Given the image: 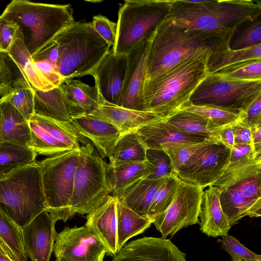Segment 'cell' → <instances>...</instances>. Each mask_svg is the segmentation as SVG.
I'll list each match as a JSON object with an SVG mask.
<instances>
[{"label":"cell","mask_w":261,"mask_h":261,"mask_svg":"<svg viewBox=\"0 0 261 261\" xmlns=\"http://www.w3.org/2000/svg\"><path fill=\"white\" fill-rule=\"evenodd\" d=\"M228 48V42L217 36L176 24L166 18L149 38L145 80L186 60L206 63L211 55Z\"/></svg>","instance_id":"cell-1"},{"label":"cell","mask_w":261,"mask_h":261,"mask_svg":"<svg viewBox=\"0 0 261 261\" xmlns=\"http://www.w3.org/2000/svg\"><path fill=\"white\" fill-rule=\"evenodd\" d=\"M261 15L256 0H208L193 4L189 0H171L167 18L176 24L204 31L229 40L241 25Z\"/></svg>","instance_id":"cell-2"},{"label":"cell","mask_w":261,"mask_h":261,"mask_svg":"<svg viewBox=\"0 0 261 261\" xmlns=\"http://www.w3.org/2000/svg\"><path fill=\"white\" fill-rule=\"evenodd\" d=\"M206 63L191 59L145 81L143 102L145 111L166 119L190 102L195 90L207 76Z\"/></svg>","instance_id":"cell-3"},{"label":"cell","mask_w":261,"mask_h":261,"mask_svg":"<svg viewBox=\"0 0 261 261\" xmlns=\"http://www.w3.org/2000/svg\"><path fill=\"white\" fill-rule=\"evenodd\" d=\"M0 16L18 26L24 45L34 57L74 21L69 4L14 0Z\"/></svg>","instance_id":"cell-4"},{"label":"cell","mask_w":261,"mask_h":261,"mask_svg":"<svg viewBox=\"0 0 261 261\" xmlns=\"http://www.w3.org/2000/svg\"><path fill=\"white\" fill-rule=\"evenodd\" d=\"M54 39L59 47L56 67L64 80L92 75L111 47L91 22L74 21Z\"/></svg>","instance_id":"cell-5"},{"label":"cell","mask_w":261,"mask_h":261,"mask_svg":"<svg viewBox=\"0 0 261 261\" xmlns=\"http://www.w3.org/2000/svg\"><path fill=\"white\" fill-rule=\"evenodd\" d=\"M46 208L38 162L0 179V210L21 228Z\"/></svg>","instance_id":"cell-6"},{"label":"cell","mask_w":261,"mask_h":261,"mask_svg":"<svg viewBox=\"0 0 261 261\" xmlns=\"http://www.w3.org/2000/svg\"><path fill=\"white\" fill-rule=\"evenodd\" d=\"M232 226L243 217L261 216V162L225 171L213 185Z\"/></svg>","instance_id":"cell-7"},{"label":"cell","mask_w":261,"mask_h":261,"mask_svg":"<svg viewBox=\"0 0 261 261\" xmlns=\"http://www.w3.org/2000/svg\"><path fill=\"white\" fill-rule=\"evenodd\" d=\"M171 0H126L119 8L117 35L112 51L126 55L150 37L168 16Z\"/></svg>","instance_id":"cell-8"},{"label":"cell","mask_w":261,"mask_h":261,"mask_svg":"<svg viewBox=\"0 0 261 261\" xmlns=\"http://www.w3.org/2000/svg\"><path fill=\"white\" fill-rule=\"evenodd\" d=\"M82 146L38 162L41 167L46 210L56 222L62 220L66 222L73 216L70 201Z\"/></svg>","instance_id":"cell-9"},{"label":"cell","mask_w":261,"mask_h":261,"mask_svg":"<svg viewBox=\"0 0 261 261\" xmlns=\"http://www.w3.org/2000/svg\"><path fill=\"white\" fill-rule=\"evenodd\" d=\"M107 165L101 157L94 153L91 144L82 146L70 201L73 216L89 214L111 195Z\"/></svg>","instance_id":"cell-10"},{"label":"cell","mask_w":261,"mask_h":261,"mask_svg":"<svg viewBox=\"0 0 261 261\" xmlns=\"http://www.w3.org/2000/svg\"><path fill=\"white\" fill-rule=\"evenodd\" d=\"M261 93V80L238 81L208 74L191 95L197 106H212L240 112Z\"/></svg>","instance_id":"cell-11"},{"label":"cell","mask_w":261,"mask_h":261,"mask_svg":"<svg viewBox=\"0 0 261 261\" xmlns=\"http://www.w3.org/2000/svg\"><path fill=\"white\" fill-rule=\"evenodd\" d=\"M203 192L202 188L180 180L170 204L153 218L152 224L162 238H172L181 229L198 223Z\"/></svg>","instance_id":"cell-12"},{"label":"cell","mask_w":261,"mask_h":261,"mask_svg":"<svg viewBox=\"0 0 261 261\" xmlns=\"http://www.w3.org/2000/svg\"><path fill=\"white\" fill-rule=\"evenodd\" d=\"M230 152L221 142L212 141L192 155L175 174L203 189L212 186L227 169Z\"/></svg>","instance_id":"cell-13"},{"label":"cell","mask_w":261,"mask_h":261,"mask_svg":"<svg viewBox=\"0 0 261 261\" xmlns=\"http://www.w3.org/2000/svg\"><path fill=\"white\" fill-rule=\"evenodd\" d=\"M57 261H103L109 250L90 226H66L57 233L53 247Z\"/></svg>","instance_id":"cell-14"},{"label":"cell","mask_w":261,"mask_h":261,"mask_svg":"<svg viewBox=\"0 0 261 261\" xmlns=\"http://www.w3.org/2000/svg\"><path fill=\"white\" fill-rule=\"evenodd\" d=\"M149 38L142 41L127 54V69L119 103L120 107L145 111L143 92Z\"/></svg>","instance_id":"cell-15"},{"label":"cell","mask_w":261,"mask_h":261,"mask_svg":"<svg viewBox=\"0 0 261 261\" xmlns=\"http://www.w3.org/2000/svg\"><path fill=\"white\" fill-rule=\"evenodd\" d=\"M56 223L45 210L21 227L24 250L31 261H50L57 233Z\"/></svg>","instance_id":"cell-16"},{"label":"cell","mask_w":261,"mask_h":261,"mask_svg":"<svg viewBox=\"0 0 261 261\" xmlns=\"http://www.w3.org/2000/svg\"><path fill=\"white\" fill-rule=\"evenodd\" d=\"M111 261H188L170 239L144 237L125 245Z\"/></svg>","instance_id":"cell-17"},{"label":"cell","mask_w":261,"mask_h":261,"mask_svg":"<svg viewBox=\"0 0 261 261\" xmlns=\"http://www.w3.org/2000/svg\"><path fill=\"white\" fill-rule=\"evenodd\" d=\"M127 65V54L115 55L112 49L102 60L92 74L100 99L119 106Z\"/></svg>","instance_id":"cell-18"},{"label":"cell","mask_w":261,"mask_h":261,"mask_svg":"<svg viewBox=\"0 0 261 261\" xmlns=\"http://www.w3.org/2000/svg\"><path fill=\"white\" fill-rule=\"evenodd\" d=\"M88 114L115 126L121 135L137 131L144 125L165 119L155 113L125 108L109 103L100 98L98 106Z\"/></svg>","instance_id":"cell-19"},{"label":"cell","mask_w":261,"mask_h":261,"mask_svg":"<svg viewBox=\"0 0 261 261\" xmlns=\"http://www.w3.org/2000/svg\"><path fill=\"white\" fill-rule=\"evenodd\" d=\"M70 121L81 135L93 143L102 159L110 157L121 136L115 126L85 112L73 116Z\"/></svg>","instance_id":"cell-20"},{"label":"cell","mask_w":261,"mask_h":261,"mask_svg":"<svg viewBox=\"0 0 261 261\" xmlns=\"http://www.w3.org/2000/svg\"><path fill=\"white\" fill-rule=\"evenodd\" d=\"M118 197L110 195L107 201L87 214L85 224L100 237L114 257L119 251L117 240V203Z\"/></svg>","instance_id":"cell-21"},{"label":"cell","mask_w":261,"mask_h":261,"mask_svg":"<svg viewBox=\"0 0 261 261\" xmlns=\"http://www.w3.org/2000/svg\"><path fill=\"white\" fill-rule=\"evenodd\" d=\"M199 218L200 230L206 236L216 238L228 234L231 226L222 210L220 191L216 186L203 191Z\"/></svg>","instance_id":"cell-22"},{"label":"cell","mask_w":261,"mask_h":261,"mask_svg":"<svg viewBox=\"0 0 261 261\" xmlns=\"http://www.w3.org/2000/svg\"><path fill=\"white\" fill-rule=\"evenodd\" d=\"M136 132L146 149H163L170 145L199 142L207 139L182 132L168 123L165 119L144 125Z\"/></svg>","instance_id":"cell-23"},{"label":"cell","mask_w":261,"mask_h":261,"mask_svg":"<svg viewBox=\"0 0 261 261\" xmlns=\"http://www.w3.org/2000/svg\"><path fill=\"white\" fill-rule=\"evenodd\" d=\"M34 102L35 114L60 121H70L84 112L68 99L60 86L47 91L34 90Z\"/></svg>","instance_id":"cell-24"},{"label":"cell","mask_w":261,"mask_h":261,"mask_svg":"<svg viewBox=\"0 0 261 261\" xmlns=\"http://www.w3.org/2000/svg\"><path fill=\"white\" fill-rule=\"evenodd\" d=\"M2 119L0 142L14 143L31 148V134L29 121L5 99L0 98Z\"/></svg>","instance_id":"cell-25"},{"label":"cell","mask_w":261,"mask_h":261,"mask_svg":"<svg viewBox=\"0 0 261 261\" xmlns=\"http://www.w3.org/2000/svg\"><path fill=\"white\" fill-rule=\"evenodd\" d=\"M153 166L147 160L141 162L110 160L107 175L111 195L118 197L129 185L147 175Z\"/></svg>","instance_id":"cell-26"},{"label":"cell","mask_w":261,"mask_h":261,"mask_svg":"<svg viewBox=\"0 0 261 261\" xmlns=\"http://www.w3.org/2000/svg\"><path fill=\"white\" fill-rule=\"evenodd\" d=\"M166 177L156 180L141 178L125 189L118 199L140 216L149 217L148 213L153 197Z\"/></svg>","instance_id":"cell-27"},{"label":"cell","mask_w":261,"mask_h":261,"mask_svg":"<svg viewBox=\"0 0 261 261\" xmlns=\"http://www.w3.org/2000/svg\"><path fill=\"white\" fill-rule=\"evenodd\" d=\"M7 52L17 64L33 89L47 91L55 88L37 68L34 60L24 45L19 28Z\"/></svg>","instance_id":"cell-28"},{"label":"cell","mask_w":261,"mask_h":261,"mask_svg":"<svg viewBox=\"0 0 261 261\" xmlns=\"http://www.w3.org/2000/svg\"><path fill=\"white\" fill-rule=\"evenodd\" d=\"M165 120L182 132L220 142L218 136L220 128H216L207 119L198 114L180 110Z\"/></svg>","instance_id":"cell-29"},{"label":"cell","mask_w":261,"mask_h":261,"mask_svg":"<svg viewBox=\"0 0 261 261\" xmlns=\"http://www.w3.org/2000/svg\"><path fill=\"white\" fill-rule=\"evenodd\" d=\"M153 219L135 213L119 199L117 203V240L120 250L132 237L142 233L152 223Z\"/></svg>","instance_id":"cell-30"},{"label":"cell","mask_w":261,"mask_h":261,"mask_svg":"<svg viewBox=\"0 0 261 261\" xmlns=\"http://www.w3.org/2000/svg\"><path fill=\"white\" fill-rule=\"evenodd\" d=\"M37 155L30 147L0 142V179L16 169L35 162Z\"/></svg>","instance_id":"cell-31"},{"label":"cell","mask_w":261,"mask_h":261,"mask_svg":"<svg viewBox=\"0 0 261 261\" xmlns=\"http://www.w3.org/2000/svg\"><path fill=\"white\" fill-rule=\"evenodd\" d=\"M68 99L84 112L88 113L99 103V95L94 85L91 87L79 80L65 79L60 86Z\"/></svg>","instance_id":"cell-32"},{"label":"cell","mask_w":261,"mask_h":261,"mask_svg":"<svg viewBox=\"0 0 261 261\" xmlns=\"http://www.w3.org/2000/svg\"><path fill=\"white\" fill-rule=\"evenodd\" d=\"M36 121L57 141L71 149L81 147V143L88 144L70 121H60L34 114Z\"/></svg>","instance_id":"cell-33"},{"label":"cell","mask_w":261,"mask_h":261,"mask_svg":"<svg viewBox=\"0 0 261 261\" xmlns=\"http://www.w3.org/2000/svg\"><path fill=\"white\" fill-rule=\"evenodd\" d=\"M0 241L13 261H28L21 228L0 210Z\"/></svg>","instance_id":"cell-34"},{"label":"cell","mask_w":261,"mask_h":261,"mask_svg":"<svg viewBox=\"0 0 261 261\" xmlns=\"http://www.w3.org/2000/svg\"><path fill=\"white\" fill-rule=\"evenodd\" d=\"M146 149L137 132H131L120 136L109 159L123 162H144L147 161Z\"/></svg>","instance_id":"cell-35"},{"label":"cell","mask_w":261,"mask_h":261,"mask_svg":"<svg viewBox=\"0 0 261 261\" xmlns=\"http://www.w3.org/2000/svg\"><path fill=\"white\" fill-rule=\"evenodd\" d=\"M261 59V44L243 49L232 50L229 48L211 55L206 62L208 74L239 62Z\"/></svg>","instance_id":"cell-36"},{"label":"cell","mask_w":261,"mask_h":261,"mask_svg":"<svg viewBox=\"0 0 261 261\" xmlns=\"http://www.w3.org/2000/svg\"><path fill=\"white\" fill-rule=\"evenodd\" d=\"M31 134V148L38 155L50 156L71 149L55 139L33 117L29 120Z\"/></svg>","instance_id":"cell-37"},{"label":"cell","mask_w":261,"mask_h":261,"mask_svg":"<svg viewBox=\"0 0 261 261\" xmlns=\"http://www.w3.org/2000/svg\"><path fill=\"white\" fill-rule=\"evenodd\" d=\"M24 82L28 81L15 61L8 52L0 51V96L7 95Z\"/></svg>","instance_id":"cell-38"},{"label":"cell","mask_w":261,"mask_h":261,"mask_svg":"<svg viewBox=\"0 0 261 261\" xmlns=\"http://www.w3.org/2000/svg\"><path fill=\"white\" fill-rule=\"evenodd\" d=\"M181 110L200 115L207 119L216 128H219L238 121L239 112L212 106H197L190 102Z\"/></svg>","instance_id":"cell-39"},{"label":"cell","mask_w":261,"mask_h":261,"mask_svg":"<svg viewBox=\"0 0 261 261\" xmlns=\"http://www.w3.org/2000/svg\"><path fill=\"white\" fill-rule=\"evenodd\" d=\"M261 44V21L257 19L241 25L234 32L228 42L232 50L247 48Z\"/></svg>","instance_id":"cell-40"},{"label":"cell","mask_w":261,"mask_h":261,"mask_svg":"<svg viewBox=\"0 0 261 261\" xmlns=\"http://www.w3.org/2000/svg\"><path fill=\"white\" fill-rule=\"evenodd\" d=\"M214 73L225 79L233 80H261V59H253L239 62L225 67Z\"/></svg>","instance_id":"cell-41"},{"label":"cell","mask_w":261,"mask_h":261,"mask_svg":"<svg viewBox=\"0 0 261 261\" xmlns=\"http://www.w3.org/2000/svg\"><path fill=\"white\" fill-rule=\"evenodd\" d=\"M180 178L175 174L167 176L156 192L148 216L152 218L164 212L170 204L178 187Z\"/></svg>","instance_id":"cell-42"},{"label":"cell","mask_w":261,"mask_h":261,"mask_svg":"<svg viewBox=\"0 0 261 261\" xmlns=\"http://www.w3.org/2000/svg\"><path fill=\"white\" fill-rule=\"evenodd\" d=\"M34 95V89L28 82H24L1 98L8 101L27 120L29 121L35 114Z\"/></svg>","instance_id":"cell-43"},{"label":"cell","mask_w":261,"mask_h":261,"mask_svg":"<svg viewBox=\"0 0 261 261\" xmlns=\"http://www.w3.org/2000/svg\"><path fill=\"white\" fill-rule=\"evenodd\" d=\"M212 141L214 140L207 139L199 142L170 145L162 150L170 157L173 172L175 174L192 155Z\"/></svg>","instance_id":"cell-44"},{"label":"cell","mask_w":261,"mask_h":261,"mask_svg":"<svg viewBox=\"0 0 261 261\" xmlns=\"http://www.w3.org/2000/svg\"><path fill=\"white\" fill-rule=\"evenodd\" d=\"M146 159L153 166V169L143 178L156 180L174 173L170 157L162 149H146Z\"/></svg>","instance_id":"cell-45"},{"label":"cell","mask_w":261,"mask_h":261,"mask_svg":"<svg viewBox=\"0 0 261 261\" xmlns=\"http://www.w3.org/2000/svg\"><path fill=\"white\" fill-rule=\"evenodd\" d=\"M220 240L221 247L231 256L232 261H261V256L241 244L238 239L228 234Z\"/></svg>","instance_id":"cell-46"},{"label":"cell","mask_w":261,"mask_h":261,"mask_svg":"<svg viewBox=\"0 0 261 261\" xmlns=\"http://www.w3.org/2000/svg\"><path fill=\"white\" fill-rule=\"evenodd\" d=\"M259 162H261V158L255 155L251 146L234 144L230 149L228 164L225 171Z\"/></svg>","instance_id":"cell-47"},{"label":"cell","mask_w":261,"mask_h":261,"mask_svg":"<svg viewBox=\"0 0 261 261\" xmlns=\"http://www.w3.org/2000/svg\"><path fill=\"white\" fill-rule=\"evenodd\" d=\"M237 122L250 128L261 125V93L239 112Z\"/></svg>","instance_id":"cell-48"},{"label":"cell","mask_w":261,"mask_h":261,"mask_svg":"<svg viewBox=\"0 0 261 261\" xmlns=\"http://www.w3.org/2000/svg\"><path fill=\"white\" fill-rule=\"evenodd\" d=\"M91 23L98 34L109 45H115L117 35V23L101 14L93 17Z\"/></svg>","instance_id":"cell-49"},{"label":"cell","mask_w":261,"mask_h":261,"mask_svg":"<svg viewBox=\"0 0 261 261\" xmlns=\"http://www.w3.org/2000/svg\"><path fill=\"white\" fill-rule=\"evenodd\" d=\"M15 22L0 16V51L7 52L18 30Z\"/></svg>","instance_id":"cell-50"},{"label":"cell","mask_w":261,"mask_h":261,"mask_svg":"<svg viewBox=\"0 0 261 261\" xmlns=\"http://www.w3.org/2000/svg\"><path fill=\"white\" fill-rule=\"evenodd\" d=\"M34 62L42 75L55 88L60 86L62 84L64 79L54 64L43 60H34Z\"/></svg>","instance_id":"cell-51"},{"label":"cell","mask_w":261,"mask_h":261,"mask_svg":"<svg viewBox=\"0 0 261 261\" xmlns=\"http://www.w3.org/2000/svg\"><path fill=\"white\" fill-rule=\"evenodd\" d=\"M59 57V47L57 42L54 39L33 58L34 60H46L54 64L55 66Z\"/></svg>","instance_id":"cell-52"},{"label":"cell","mask_w":261,"mask_h":261,"mask_svg":"<svg viewBox=\"0 0 261 261\" xmlns=\"http://www.w3.org/2000/svg\"><path fill=\"white\" fill-rule=\"evenodd\" d=\"M234 144L249 145L252 146L251 128L238 122L234 123Z\"/></svg>","instance_id":"cell-53"},{"label":"cell","mask_w":261,"mask_h":261,"mask_svg":"<svg viewBox=\"0 0 261 261\" xmlns=\"http://www.w3.org/2000/svg\"><path fill=\"white\" fill-rule=\"evenodd\" d=\"M234 123L220 128L218 130L220 142L230 149L234 144Z\"/></svg>","instance_id":"cell-54"},{"label":"cell","mask_w":261,"mask_h":261,"mask_svg":"<svg viewBox=\"0 0 261 261\" xmlns=\"http://www.w3.org/2000/svg\"><path fill=\"white\" fill-rule=\"evenodd\" d=\"M252 133V147L257 157L261 158V125L251 128Z\"/></svg>","instance_id":"cell-55"},{"label":"cell","mask_w":261,"mask_h":261,"mask_svg":"<svg viewBox=\"0 0 261 261\" xmlns=\"http://www.w3.org/2000/svg\"><path fill=\"white\" fill-rule=\"evenodd\" d=\"M0 261H13L7 255L0 250Z\"/></svg>","instance_id":"cell-56"},{"label":"cell","mask_w":261,"mask_h":261,"mask_svg":"<svg viewBox=\"0 0 261 261\" xmlns=\"http://www.w3.org/2000/svg\"><path fill=\"white\" fill-rule=\"evenodd\" d=\"M0 250L1 251H2L4 253H5V254L7 255L9 257L6 249L5 248V246L3 245V244L1 242V241H0Z\"/></svg>","instance_id":"cell-57"},{"label":"cell","mask_w":261,"mask_h":261,"mask_svg":"<svg viewBox=\"0 0 261 261\" xmlns=\"http://www.w3.org/2000/svg\"><path fill=\"white\" fill-rule=\"evenodd\" d=\"M1 119H2V113H1V111L0 110V124H1Z\"/></svg>","instance_id":"cell-58"},{"label":"cell","mask_w":261,"mask_h":261,"mask_svg":"<svg viewBox=\"0 0 261 261\" xmlns=\"http://www.w3.org/2000/svg\"><path fill=\"white\" fill-rule=\"evenodd\" d=\"M240 261H244V260H240Z\"/></svg>","instance_id":"cell-59"},{"label":"cell","mask_w":261,"mask_h":261,"mask_svg":"<svg viewBox=\"0 0 261 261\" xmlns=\"http://www.w3.org/2000/svg\"><path fill=\"white\" fill-rule=\"evenodd\" d=\"M54 261H57V260H54Z\"/></svg>","instance_id":"cell-60"}]
</instances>
